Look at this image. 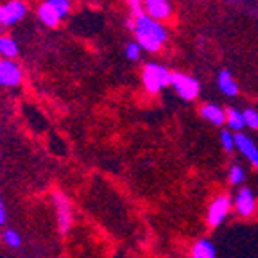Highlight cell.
<instances>
[{"label": "cell", "mask_w": 258, "mask_h": 258, "mask_svg": "<svg viewBox=\"0 0 258 258\" xmlns=\"http://www.w3.org/2000/svg\"><path fill=\"white\" fill-rule=\"evenodd\" d=\"M24 74H22L20 64L15 59H4L0 57V86L4 88H16L22 85Z\"/></svg>", "instance_id": "cell-7"}, {"label": "cell", "mask_w": 258, "mask_h": 258, "mask_svg": "<svg viewBox=\"0 0 258 258\" xmlns=\"http://www.w3.org/2000/svg\"><path fill=\"white\" fill-rule=\"evenodd\" d=\"M2 34H4V27H2V25H0V36H2Z\"/></svg>", "instance_id": "cell-25"}, {"label": "cell", "mask_w": 258, "mask_h": 258, "mask_svg": "<svg viewBox=\"0 0 258 258\" xmlns=\"http://www.w3.org/2000/svg\"><path fill=\"white\" fill-rule=\"evenodd\" d=\"M235 142H237V149L240 151L242 156L258 170V147L253 142V138L244 133H235Z\"/></svg>", "instance_id": "cell-10"}, {"label": "cell", "mask_w": 258, "mask_h": 258, "mask_svg": "<svg viewBox=\"0 0 258 258\" xmlns=\"http://www.w3.org/2000/svg\"><path fill=\"white\" fill-rule=\"evenodd\" d=\"M244 122H246V127L249 129H258V111L253 108L244 109Z\"/></svg>", "instance_id": "cell-22"}, {"label": "cell", "mask_w": 258, "mask_h": 258, "mask_svg": "<svg viewBox=\"0 0 258 258\" xmlns=\"http://www.w3.org/2000/svg\"><path fill=\"white\" fill-rule=\"evenodd\" d=\"M228 2H233V4H237V2H240V0H228Z\"/></svg>", "instance_id": "cell-26"}, {"label": "cell", "mask_w": 258, "mask_h": 258, "mask_svg": "<svg viewBox=\"0 0 258 258\" xmlns=\"http://www.w3.org/2000/svg\"><path fill=\"white\" fill-rule=\"evenodd\" d=\"M231 205H233V201L226 194H221V196L212 199V203L208 205V210H206V222H208L210 228H217L226 221V217H228L231 210Z\"/></svg>", "instance_id": "cell-4"}, {"label": "cell", "mask_w": 258, "mask_h": 258, "mask_svg": "<svg viewBox=\"0 0 258 258\" xmlns=\"http://www.w3.org/2000/svg\"><path fill=\"white\" fill-rule=\"evenodd\" d=\"M172 76L174 72H170L165 64L147 63L144 67V72H142V83H144V88L147 92L156 95L167 86H172Z\"/></svg>", "instance_id": "cell-2"}, {"label": "cell", "mask_w": 258, "mask_h": 258, "mask_svg": "<svg viewBox=\"0 0 258 258\" xmlns=\"http://www.w3.org/2000/svg\"><path fill=\"white\" fill-rule=\"evenodd\" d=\"M18 54H20V47H18L15 38L2 34L0 36V56L4 59H15Z\"/></svg>", "instance_id": "cell-16"}, {"label": "cell", "mask_w": 258, "mask_h": 258, "mask_svg": "<svg viewBox=\"0 0 258 258\" xmlns=\"http://www.w3.org/2000/svg\"><path fill=\"white\" fill-rule=\"evenodd\" d=\"M135 40L140 43V47L147 52H158L163 43L169 40V31L161 22L151 18L149 15L135 16Z\"/></svg>", "instance_id": "cell-1"}, {"label": "cell", "mask_w": 258, "mask_h": 258, "mask_svg": "<svg viewBox=\"0 0 258 258\" xmlns=\"http://www.w3.org/2000/svg\"><path fill=\"white\" fill-rule=\"evenodd\" d=\"M2 240H4L9 247H13V249L22 247V235L16 230H13V228H8V230L2 231Z\"/></svg>", "instance_id": "cell-17"}, {"label": "cell", "mask_w": 258, "mask_h": 258, "mask_svg": "<svg viewBox=\"0 0 258 258\" xmlns=\"http://www.w3.org/2000/svg\"><path fill=\"white\" fill-rule=\"evenodd\" d=\"M233 206H235V212H237L240 217H249V215H253L254 208H256V198H254L253 190L247 188V186H242L237 192V196H235Z\"/></svg>", "instance_id": "cell-8"}, {"label": "cell", "mask_w": 258, "mask_h": 258, "mask_svg": "<svg viewBox=\"0 0 258 258\" xmlns=\"http://www.w3.org/2000/svg\"><path fill=\"white\" fill-rule=\"evenodd\" d=\"M127 2V8H129V11H131V16H140V15H144L145 13V9H144V4H142V0H125Z\"/></svg>", "instance_id": "cell-23"}, {"label": "cell", "mask_w": 258, "mask_h": 258, "mask_svg": "<svg viewBox=\"0 0 258 258\" xmlns=\"http://www.w3.org/2000/svg\"><path fill=\"white\" fill-rule=\"evenodd\" d=\"M52 205L56 210V222L59 233L67 235L74 224V214H72V203L64 196L63 192L52 194Z\"/></svg>", "instance_id": "cell-3"}, {"label": "cell", "mask_w": 258, "mask_h": 258, "mask_svg": "<svg viewBox=\"0 0 258 258\" xmlns=\"http://www.w3.org/2000/svg\"><path fill=\"white\" fill-rule=\"evenodd\" d=\"M190 256L192 258H217V249H215L214 242H210L208 238H199L194 242L192 249H190Z\"/></svg>", "instance_id": "cell-13"}, {"label": "cell", "mask_w": 258, "mask_h": 258, "mask_svg": "<svg viewBox=\"0 0 258 258\" xmlns=\"http://www.w3.org/2000/svg\"><path fill=\"white\" fill-rule=\"evenodd\" d=\"M199 115L210 122L212 125H224L226 124V109H222L219 104L214 102H206L199 108Z\"/></svg>", "instance_id": "cell-11"}, {"label": "cell", "mask_w": 258, "mask_h": 258, "mask_svg": "<svg viewBox=\"0 0 258 258\" xmlns=\"http://www.w3.org/2000/svg\"><path fill=\"white\" fill-rule=\"evenodd\" d=\"M172 88L177 95L181 97L183 101H194L198 99L199 92H201V85L196 77L188 76L183 72H174L172 76Z\"/></svg>", "instance_id": "cell-5"}, {"label": "cell", "mask_w": 258, "mask_h": 258, "mask_svg": "<svg viewBox=\"0 0 258 258\" xmlns=\"http://www.w3.org/2000/svg\"><path fill=\"white\" fill-rule=\"evenodd\" d=\"M25 15H27V4L24 0H8L6 4L0 6V25L13 27L24 20Z\"/></svg>", "instance_id": "cell-6"}, {"label": "cell", "mask_w": 258, "mask_h": 258, "mask_svg": "<svg viewBox=\"0 0 258 258\" xmlns=\"http://www.w3.org/2000/svg\"><path fill=\"white\" fill-rule=\"evenodd\" d=\"M145 15L158 22H165L172 16V6L169 0H145L144 2Z\"/></svg>", "instance_id": "cell-9"}, {"label": "cell", "mask_w": 258, "mask_h": 258, "mask_svg": "<svg viewBox=\"0 0 258 258\" xmlns=\"http://www.w3.org/2000/svg\"><path fill=\"white\" fill-rule=\"evenodd\" d=\"M142 50H144V48L140 47V43H138L137 40L127 41V43H125V47H124L125 59H127V61H138V59H140V56H142Z\"/></svg>", "instance_id": "cell-18"}, {"label": "cell", "mask_w": 258, "mask_h": 258, "mask_svg": "<svg viewBox=\"0 0 258 258\" xmlns=\"http://www.w3.org/2000/svg\"><path fill=\"white\" fill-rule=\"evenodd\" d=\"M38 18H40V22L45 25V27H57V25L61 24V18L59 15H57L56 11L52 9V6L48 4L47 0H45L43 4L38 6Z\"/></svg>", "instance_id": "cell-14"}, {"label": "cell", "mask_w": 258, "mask_h": 258, "mask_svg": "<svg viewBox=\"0 0 258 258\" xmlns=\"http://www.w3.org/2000/svg\"><path fill=\"white\" fill-rule=\"evenodd\" d=\"M228 179H230L231 185H242L246 179V172L240 165H231L230 172H228Z\"/></svg>", "instance_id": "cell-21"}, {"label": "cell", "mask_w": 258, "mask_h": 258, "mask_svg": "<svg viewBox=\"0 0 258 258\" xmlns=\"http://www.w3.org/2000/svg\"><path fill=\"white\" fill-rule=\"evenodd\" d=\"M6 221H8V210H6L4 201L0 199V228L6 224Z\"/></svg>", "instance_id": "cell-24"}, {"label": "cell", "mask_w": 258, "mask_h": 258, "mask_svg": "<svg viewBox=\"0 0 258 258\" xmlns=\"http://www.w3.org/2000/svg\"><path fill=\"white\" fill-rule=\"evenodd\" d=\"M217 88L221 90L222 95L226 97H237L238 95V85L233 79L230 70H221L217 74Z\"/></svg>", "instance_id": "cell-12"}, {"label": "cell", "mask_w": 258, "mask_h": 258, "mask_svg": "<svg viewBox=\"0 0 258 258\" xmlns=\"http://www.w3.org/2000/svg\"><path fill=\"white\" fill-rule=\"evenodd\" d=\"M144 2H145V0H144Z\"/></svg>", "instance_id": "cell-27"}, {"label": "cell", "mask_w": 258, "mask_h": 258, "mask_svg": "<svg viewBox=\"0 0 258 258\" xmlns=\"http://www.w3.org/2000/svg\"><path fill=\"white\" fill-rule=\"evenodd\" d=\"M221 144H222V149L226 153H233L237 149V142H235V133L230 131V129H222L221 131Z\"/></svg>", "instance_id": "cell-19"}, {"label": "cell", "mask_w": 258, "mask_h": 258, "mask_svg": "<svg viewBox=\"0 0 258 258\" xmlns=\"http://www.w3.org/2000/svg\"><path fill=\"white\" fill-rule=\"evenodd\" d=\"M48 4L52 6L54 11L59 15V18L63 20L64 16L70 13V8H72V4H70V0H47Z\"/></svg>", "instance_id": "cell-20"}, {"label": "cell", "mask_w": 258, "mask_h": 258, "mask_svg": "<svg viewBox=\"0 0 258 258\" xmlns=\"http://www.w3.org/2000/svg\"><path fill=\"white\" fill-rule=\"evenodd\" d=\"M226 125L233 133H242V129L246 127L244 122V113L237 108H228L226 109Z\"/></svg>", "instance_id": "cell-15"}]
</instances>
